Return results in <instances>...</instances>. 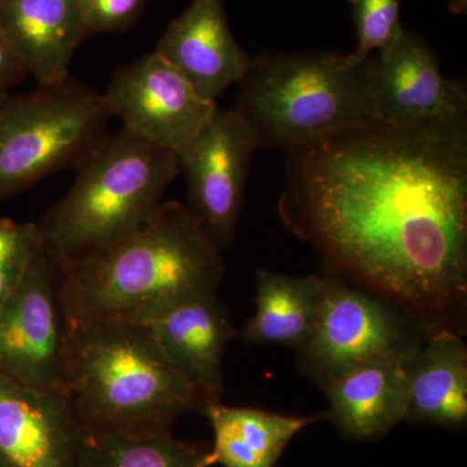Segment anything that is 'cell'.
I'll return each mask as SVG.
<instances>
[{
	"instance_id": "1",
	"label": "cell",
	"mask_w": 467,
	"mask_h": 467,
	"mask_svg": "<svg viewBox=\"0 0 467 467\" xmlns=\"http://www.w3.org/2000/svg\"><path fill=\"white\" fill-rule=\"evenodd\" d=\"M282 217L326 259L409 312L467 291V126L370 119L288 150Z\"/></svg>"
},
{
	"instance_id": "2",
	"label": "cell",
	"mask_w": 467,
	"mask_h": 467,
	"mask_svg": "<svg viewBox=\"0 0 467 467\" xmlns=\"http://www.w3.org/2000/svg\"><path fill=\"white\" fill-rule=\"evenodd\" d=\"M221 251L186 205L160 202L107 250L57 267L67 328L140 325L184 297L217 291L226 270Z\"/></svg>"
},
{
	"instance_id": "3",
	"label": "cell",
	"mask_w": 467,
	"mask_h": 467,
	"mask_svg": "<svg viewBox=\"0 0 467 467\" xmlns=\"http://www.w3.org/2000/svg\"><path fill=\"white\" fill-rule=\"evenodd\" d=\"M61 389L91 432H171L178 418L212 402L144 326L126 322L67 328Z\"/></svg>"
},
{
	"instance_id": "4",
	"label": "cell",
	"mask_w": 467,
	"mask_h": 467,
	"mask_svg": "<svg viewBox=\"0 0 467 467\" xmlns=\"http://www.w3.org/2000/svg\"><path fill=\"white\" fill-rule=\"evenodd\" d=\"M180 168L173 152L125 129L106 135L38 225L42 250L57 269L107 250L155 211Z\"/></svg>"
},
{
	"instance_id": "5",
	"label": "cell",
	"mask_w": 467,
	"mask_h": 467,
	"mask_svg": "<svg viewBox=\"0 0 467 467\" xmlns=\"http://www.w3.org/2000/svg\"><path fill=\"white\" fill-rule=\"evenodd\" d=\"M235 109L260 147L287 150L370 121L371 57L264 52L250 58Z\"/></svg>"
},
{
	"instance_id": "6",
	"label": "cell",
	"mask_w": 467,
	"mask_h": 467,
	"mask_svg": "<svg viewBox=\"0 0 467 467\" xmlns=\"http://www.w3.org/2000/svg\"><path fill=\"white\" fill-rule=\"evenodd\" d=\"M112 119L104 94L75 79L0 101V196L78 167Z\"/></svg>"
},
{
	"instance_id": "7",
	"label": "cell",
	"mask_w": 467,
	"mask_h": 467,
	"mask_svg": "<svg viewBox=\"0 0 467 467\" xmlns=\"http://www.w3.org/2000/svg\"><path fill=\"white\" fill-rule=\"evenodd\" d=\"M104 98L122 129L171 150L181 167L218 107L155 51L117 70Z\"/></svg>"
},
{
	"instance_id": "8",
	"label": "cell",
	"mask_w": 467,
	"mask_h": 467,
	"mask_svg": "<svg viewBox=\"0 0 467 467\" xmlns=\"http://www.w3.org/2000/svg\"><path fill=\"white\" fill-rule=\"evenodd\" d=\"M57 278V267L39 247L0 310V374L39 391H57L63 384L67 326Z\"/></svg>"
},
{
	"instance_id": "9",
	"label": "cell",
	"mask_w": 467,
	"mask_h": 467,
	"mask_svg": "<svg viewBox=\"0 0 467 467\" xmlns=\"http://www.w3.org/2000/svg\"><path fill=\"white\" fill-rule=\"evenodd\" d=\"M374 119L409 129L467 126V95L456 79L442 75L434 51L407 32L371 57Z\"/></svg>"
},
{
	"instance_id": "10",
	"label": "cell",
	"mask_w": 467,
	"mask_h": 467,
	"mask_svg": "<svg viewBox=\"0 0 467 467\" xmlns=\"http://www.w3.org/2000/svg\"><path fill=\"white\" fill-rule=\"evenodd\" d=\"M259 147L256 133L238 110L217 107L182 164L189 181L186 207L221 250L235 236Z\"/></svg>"
},
{
	"instance_id": "11",
	"label": "cell",
	"mask_w": 467,
	"mask_h": 467,
	"mask_svg": "<svg viewBox=\"0 0 467 467\" xmlns=\"http://www.w3.org/2000/svg\"><path fill=\"white\" fill-rule=\"evenodd\" d=\"M410 348L386 304L327 278L315 327L300 349L306 367L324 380L365 362L399 358Z\"/></svg>"
},
{
	"instance_id": "12",
	"label": "cell",
	"mask_w": 467,
	"mask_h": 467,
	"mask_svg": "<svg viewBox=\"0 0 467 467\" xmlns=\"http://www.w3.org/2000/svg\"><path fill=\"white\" fill-rule=\"evenodd\" d=\"M85 429L63 389L0 374V467H78Z\"/></svg>"
},
{
	"instance_id": "13",
	"label": "cell",
	"mask_w": 467,
	"mask_h": 467,
	"mask_svg": "<svg viewBox=\"0 0 467 467\" xmlns=\"http://www.w3.org/2000/svg\"><path fill=\"white\" fill-rule=\"evenodd\" d=\"M155 52L212 101L239 84L251 58L230 30L223 0H192L169 24Z\"/></svg>"
},
{
	"instance_id": "14",
	"label": "cell",
	"mask_w": 467,
	"mask_h": 467,
	"mask_svg": "<svg viewBox=\"0 0 467 467\" xmlns=\"http://www.w3.org/2000/svg\"><path fill=\"white\" fill-rule=\"evenodd\" d=\"M140 325L189 382L209 400H220L223 356L236 331L216 291L184 297Z\"/></svg>"
},
{
	"instance_id": "15",
	"label": "cell",
	"mask_w": 467,
	"mask_h": 467,
	"mask_svg": "<svg viewBox=\"0 0 467 467\" xmlns=\"http://www.w3.org/2000/svg\"><path fill=\"white\" fill-rule=\"evenodd\" d=\"M0 33L38 85L69 78L77 48L88 36L78 0H0Z\"/></svg>"
},
{
	"instance_id": "16",
	"label": "cell",
	"mask_w": 467,
	"mask_h": 467,
	"mask_svg": "<svg viewBox=\"0 0 467 467\" xmlns=\"http://www.w3.org/2000/svg\"><path fill=\"white\" fill-rule=\"evenodd\" d=\"M404 355L365 362L321 380L330 402L328 416L344 436L358 441H376L405 420Z\"/></svg>"
},
{
	"instance_id": "17",
	"label": "cell",
	"mask_w": 467,
	"mask_h": 467,
	"mask_svg": "<svg viewBox=\"0 0 467 467\" xmlns=\"http://www.w3.org/2000/svg\"><path fill=\"white\" fill-rule=\"evenodd\" d=\"M408 389L405 420L456 429L467 420V348L450 328L402 358Z\"/></svg>"
},
{
	"instance_id": "18",
	"label": "cell",
	"mask_w": 467,
	"mask_h": 467,
	"mask_svg": "<svg viewBox=\"0 0 467 467\" xmlns=\"http://www.w3.org/2000/svg\"><path fill=\"white\" fill-rule=\"evenodd\" d=\"M202 413L213 430L212 465L275 467L288 442L321 417H295L209 402Z\"/></svg>"
},
{
	"instance_id": "19",
	"label": "cell",
	"mask_w": 467,
	"mask_h": 467,
	"mask_svg": "<svg viewBox=\"0 0 467 467\" xmlns=\"http://www.w3.org/2000/svg\"><path fill=\"white\" fill-rule=\"evenodd\" d=\"M327 278L291 276L260 269L256 275V310L243 331L252 344L297 347L308 342Z\"/></svg>"
},
{
	"instance_id": "20",
	"label": "cell",
	"mask_w": 467,
	"mask_h": 467,
	"mask_svg": "<svg viewBox=\"0 0 467 467\" xmlns=\"http://www.w3.org/2000/svg\"><path fill=\"white\" fill-rule=\"evenodd\" d=\"M211 450L162 434L85 431L78 467H212Z\"/></svg>"
},
{
	"instance_id": "21",
	"label": "cell",
	"mask_w": 467,
	"mask_h": 467,
	"mask_svg": "<svg viewBox=\"0 0 467 467\" xmlns=\"http://www.w3.org/2000/svg\"><path fill=\"white\" fill-rule=\"evenodd\" d=\"M353 9L358 58L379 54L392 45L401 33L400 0H349Z\"/></svg>"
},
{
	"instance_id": "22",
	"label": "cell",
	"mask_w": 467,
	"mask_h": 467,
	"mask_svg": "<svg viewBox=\"0 0 467 467\" xmlns=\"http://www.w3.org/2000/svg\"><path fill=\"white\" fill-rule=\"evenodd\" d=\"M39 247L38 225L0 220V310L17 290Z\"/></svg>"
},
{
	"instance_id": "23",
	"label": "cell",
	"mask_w": 467,
	"mask_h": 467,
	"mask_svg": "<svg viewBox=\"0 0 467 467\" xmlns=\"http://www.w3.org/2000/svg\"><path fill=\"white\" fill-rule=\"evenodd\" d=\"M149 0H78L88 34L125 32L140 21Z\"/></svg>"
},
{
	"instance_id": "24",
	"label": "cell",
	"mask_w": 467,
	"mask_h": 467,
	"mask_svg": "<svg viewBox=\"0 0 467 467\" xmlns=\"http://www.w3.org/2000/svg\"><path fill=\"white\" fill-rule=\"evenodd\" d=\"M26 75V70L9 50L7 42L0 33V101L8 97L9 88Z\"/></svg>"
}]
</instances>
